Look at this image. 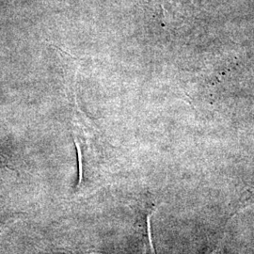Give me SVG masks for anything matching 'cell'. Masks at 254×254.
<instances>
[{
	"mask_svg": "<svg viewBox=\"0 0 254 254\" xmlns=\"http://www.w3.org/2000/svg\"><path fill=\"white\" fill-rule=\"evenodd\" d=\"M226 254L224 252V247L222 245V242H219V244L217 246V248L212 251L210 254Z\"/></svg>",
	"mask_w": 254,
	"mask_h": 254,
	"instance_id": "cell-1",
	"label": "cell"
},
{
	"mask_svg": "<svg viewBox=\"0 0 254 254\" xmlns=\"http://www.w3.org/2000/svg\"><path fill=\"white\" fill-rule=\"evenodd\" d=\"M96 254V253H86V254Z\"/></svg>",
	"mask_w": 254,
	"mask_h": 254,
	"instance_id": "cell-2",
	"label": "cell"
}]
</instances>
